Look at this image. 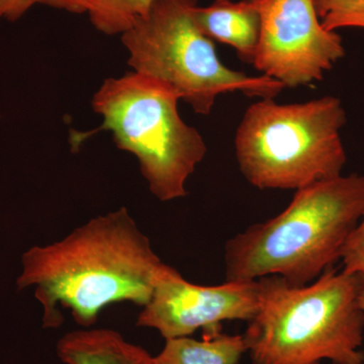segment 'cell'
Masks as SVG:
<instances>
[{"mask_svg":"<svg viewBox=\"0 0 364 364\" xmlns=\"http://www.w3.org/2000/svg\"><path fill=\"white\" fill-rule=\"evenodd\" d=\"M342 272L350 274L364 273V210L342 251Z\"/></svg>","mask_w":364,"mask_h":364,"instance_id":"14","label":"cell"},{"mask_svg":"<svg viewBox=\"0 0 364 364\" xmlns=\"http://www.w3.org/2000/svg\"><path fill=\"white\" fill-rule=\"evenodd\" d=\"M26 0H0V18L14 21L26 13Z\"/></svg>","mask_w":364,"mask_h":364,"instance_id":"16","label":"cell"},{"mask_svg":"<svg viewBox=\"0 0 364 364\" xmlns=\"http://www.w3.org/2000/svg\"><path fill=\"white\" fill-rule=\"evenodd\" d=\"M364 210V176L352 173L298 189L286 210L225 246L226 282L279 277L306 286L341 259Z\"/></svg>","mask_w":364,"mask_h":364,"instance_id":"2","label":"cell"},{"mask_svg":"<svg viewBox=\"0 0 364 364\" xmlns=\"http://www.w3.org/2000/svg\"><path fill=\"white\" fill-rule=\"evenodd\" d=\"M259 282V306L243 335L253 364H364L358 274L330 268L306 286Z\"/></svg>","mask_w":364,"mask_h":364,"instance_id":"3","label":"cell"},{"mask_svg":"<svg viewBox=\"0 0 364 364\" xmlns=\"http://www.w3.org/2000/svg\"><path fill=\"white\" fill-rule=\"evenodd\" d=\"M259 11V44L253 66L286 88L321 81L345 56L338 33L326 30L313 0H253Z\"/></svg>","mask_w":364,"mask_h":364,"instance_id":"7","label":"cell"},{"mask_svg":"<svg viewBox=\"0 0 364 364\" xmlns=\"http://www.w3.org/2000/svg\"><path fill=\"white\" fill-rule=\"evenodd\" d=\"M198 0H154L149 14L122 35L138 73L171 86L196 114H208L222 93L274 98L284 86L265 75L232 70L218 57L214 41L193 20Z\"/></svg>","mask_w":364,"mask_h":364,"instance_id":"6","label":"cell"},{"mask_svg":"<svg viewBox=\"0 0 364 364\" xmlns=\"http://www.w3.org/2000/svg\"><path fill=\"white\" fill-rule=\"evenodd\" d=\"M321 23L326 30L364 28V0H313Z\"/></svg>","mask_w":364,"mask_h":364,"instance_id":"13","label":"cell"},{"mask_svg":"<svg viewBox=\"0 0 364 364\" xmlns=\"http://www.w3.org/2000/svg\"><path fill=\"white\" fill-rule=\"evenodd\" d=\"M98 0H26V11L35 4H46L56 9H65L74 14L90 13Z\"/></svg>","mask_w":364,"mask_h":364,"instance_id":"15","label":"cell"},{"mask_svg":"<svg viewBox=\"0 0 364 364\" xmlns=\"http://www.w3.org/2000/svg\"><path fill=\"white\" fill-rule=\"evenodd\" d=\"M56 352L65 364H157L145 348L112 329L67 333L57 343Z\"/></svg>","mask_w":364,"mask_h":364,"instance_id":"10","label":"cell"},{"mask_svg":"<svg viewBox=\"0 0 364 364\" xmlns=\"http://www.w3.org/2000/svg\"><path fill=\"white\" fill-rule=\"evenodd\" d=\"M154 0H98L90 13V21L107 35L126 33L149 14Z\"/></svg>","mask_w":364,"mask_h":364,"instance_id":"12","label":"cell"},{"mask_svg":"<svg viewBox=\"0 0 364 364\" xmlns=\"http://www.w3.org/2000/svg\"><path fill=\"white\" fill-rule=\"evenodd\" d=\"M359 275L358 301L364 312V273Z\"/></svg>","mask_w":364,"mask_h":364,"instance_id":"17","label":"cell"},{"mask_svg":"<svg viewBox=\"0 0 364 364\" xmlns=\"http://www.w3.org/2000/svg\"><path fill=\"white\" fill-rule=\"evenodd\" d=\"M193 16L205 37L231 46L244 63L253 65L261 31L259 11L253 0H214L208 6H196Z\"/></svg>","mask_w":364,"mask_h":364,"instance_id":"9","label":"cell"},{"mask_svg":"<svg viewBox=\"0 0 364 364\" xmlns=\"http://www.w3.org/2000/svg\"><path fill=\"white\" fill-rule=\"evenodd\" d=\"M260 293L259 279L198 286L165 264L136 325L157 330L165 340L188 337L198 329L217 334L225 321H250Z\"/></svg>","mask_w":364,"mask_h":364,"instance_id":"8","label":"cell"},{"mask_svg":"<svg viewBox=\"0 0 364 364\" xmlns=\"http://www.w3.org/2000/svg\"><path fill=\"white\" fill-rule=\"evenodd\" d=\"M247 345L243 335L207 334L203 340H166L157 364H238Z\"/></svg>","mask_w":364,"mask_h":364,"instance_id":"11","label":"cell"},{"mask_svg":"<svg viewBox=\"0 0 364 364\" xmlns=\"http://www.w3.org/2000/svg\"><path fill=\"white\" fill-rule=\"evenodd\" d=\"M179 100L171 86L136 71L107 79L92 100L104 123L97 130L74 135L72 147L97 132L111 131L117 147L138 158L158 200L183 198L186 181L207 154V146L179 116Z\"/></svg>","mask_w":364,"mask_h":364,"instance_id":"5","label":"cell"},{"mask_svg":"<svg viewBox=\"0 0 364 364\" xmlns=\"http://www.w3.org/2000/svg\"><path fill=\"white\" fill-rule=\"evenodd\" d=\"M18 289L35 286L46 328L63 323L60 308L90 327L112 304L150 301L165 263L127 208L98 215L62 240L23 254Z\"/></svg>","mask_w":364,"mask_h":364,"instance_id":"1","label":"cell"},{"mask_svg":"<svg viewBox=\"0 0 364 364\" xmlns=\"http://www.w3.org/2000/svg\"><path fill=\"white\" fill-rule=\"evenodd\" d=\"M338 97L280 105L261 98L244 114L235 151L239 168L259 189H298L342 176L347 162Z\"/></svg>","mask_w":364,"mask_h":364,"instance_id":"4","label":"cell"}]
</instances>
